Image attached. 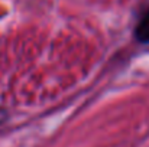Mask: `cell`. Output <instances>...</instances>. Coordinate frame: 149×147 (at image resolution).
Masks as SVG:
<instances>
[{
    "label": "cell",
    "mask_w": 149,
    "mask_h": 147,
    "mask_svg": "<svg viewBox=\"0 0 149 147\" xmlns=\"http://www.w3.org/2000/svg\"><path fill=\"white\" fill-rule=\"evenodd\" d=\"M6 117H7V114H6V111L0 108V124H1V123H3L4 120H6Z\"/></svg>",
    "instance_id": "2"
},
{
    "label": "cell",
    "mask_w": 149,
    "mask_h": 147,
    "mask_svg": "<svg viewBox=\"0 0 149 147\" xmlns=\"http://www.w3.org/2000/svg\"><path fill=\"white\" fill-rule=\"evenodd\" d=\"M135 36L141 43H149V10L145 12V14L141 17L136 29H135Z\"/></svg>",
    "instance_id": "1"
}]
</instances>
